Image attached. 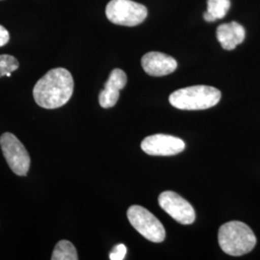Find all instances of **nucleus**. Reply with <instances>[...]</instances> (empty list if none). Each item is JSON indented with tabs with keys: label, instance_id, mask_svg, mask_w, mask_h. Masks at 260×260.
Wrapping results in <instances>:
<instances>
[{
	"label": "nucleus",
	"instance_id": "obj_1",
	"mask_svg": "<svg viewBox=\"0 0 260 260\" xmlns=\"http://www.w3.org/2000/svg\"><path fill=\"white\" fill-rule=\"evenodd\" d=\"M74 78L63 69L50 70L38 81L33 89V96L39 106L56 109L68 103L74 93Z\"/></svg>",
	"mask_w": 260,
	"mask_h": 260
},
{
	"label": "nucleus",
	"instance_id": "obj_2",
	"mask_svg": "<svg viewBox=\"0 0 260 260\" xmlns=\"http://www.w3.org/2000/svg\"><path fill=\"white\" fill-rule=\"evenodd\" d=\"M218 240L223 251L233 256L249 253L256 245V237L251 228L239 221L223 223L219 230Z\"/></svg>",
	"mask_w": 260,
	"mask_h": 260
},
{
	"label": "nucleus",
	"instance_id": "obj_3",
	"mask_svg": "<svg viewBox=\"0 0 260 260\" xmlns=\"http://www.w3.org/2000/svg\"><path fill=\"white\" fill-rule=\"evenodd\" d=\"M221 92L211 86L198 85L179 89L171 93L170 103L180 110H205L217 105Z\"/></svg>",
	"mask_w": 260,
	"mask_h": 260
},
{
	"label": "nucleus",
	"instance_id": "obj_4",
	"mask_svg": "<svg viewBox=\"0 0 260 260\" xmlns=\"http://www.w3.org/2000/svg\"><path fill=\"white\" fill-rule=\"evenodd\" d=\"M106 17L111 22L123 26H136L148 16L145 5L132 0H111L106 6Z\"/></svg>",
	"mask_w": 260,
	"mask_h": 260
},
{
	"label": "nucleus",
	"instance_id": "obj_5",
	"mask_svg": "<svg viewBox=\"0 0 260 260\" xmlns=\"http://www.w3.org/2000/svg\"><path fill=\"white\" fill-rule=\"evenodd\" d=\"M127 218L131 225L149 241H164L166 232L157 218L143 206L132 205L127 210Z\"/></svg>",
	"mask_w": 260,
	"mask_h": 260
},
{
	"label": "nucleus",
	"instance_id": "obj_6",
	"mask_svg": "<svg viewBox=\"0 0 260 260\" xmlns=\"http://www.w3.org/2000/svg\"><path fill=\"white\" fill-rule=\"evenodd\" d=\"M0 146L11 170L20 177L26 176L30 168V156L21 142L14 134L6 132L0 137Z\"/></svg>",
	"mask_w": 260,
	"mask_h": 260
},
{
	"label": "nucleus",
	"instance_id": "obj_7",
	"mask_svg": "<svg viewBox=\"0 0 260 260\" xmlns=\"http://www.w3.org/2000/svg\"><path fill=\"white\" fill-rule=\"evenodd\" d=\"M160 207L173 219L182 224H191L196 220L195 210L185 199L172 191H166L158 198Z\"/></svg>",
	"mask_w": 260,
	"mask_h": 260
},
{
	"label": "nucleus",
	"instance_id": "obj_8",
	"mask_svg": "<svg viewBox=\"0 0 260 260\" xmlns=\"http://www.w3.org/2000/svg\"><path fill=\"white\" fill-rule=\"evenodd\" d=\"M141 148L149 155L172 156L183 151L185 143L172 135L155 134L143 140Z\"/></svg>",
	"mask_w": 260,
	"mask_h": 260
},
{
	"label": "nucleus",
	"instance_id": "obj_9",
	"mask_svg": "<svg viewBox=\"0 0 260 260\" xmlns=\"http://www.w3.org/2000/svg\"><path fill=\"white\" fill-rule=\"evenodd\" d=\"M142 67L149 75L165 76L177 70V62L172 56L152 51L143 56Z\"/></svg>",
	"mask_w": 260,
	"mask_h": 260
},
{
	"label": "nucleus",
	"instance_id": "obj_10",
	"mask_svg": "<svg viewBox=\"0 0 260 260\" xmlns=\"http://www.w3.org/2000/svg\"><path fill=\"white\" fill-rule=\"evenodd\" d=\"M126 82L127 77L122 70H113L104 85V89L100 93L99 101L101 106L103 108H111L115 106L119 100L120 91L124 88Z\"/></svg>",
	"mask_w": 260,
	"mask_h": 260
},
{
	"label": "nucleus",
	"instance_id": "obj_11",
	"mask_svg": "<svg viewBox=\"0 0 260 260\" xmlns=\"http://www.w3.org/2000/svg\"><path fill=\"white\" fill-rule=\"evenodd\" d=\"M216 35L223 49L233 50L243 43L246 36V31L240 23L233 21L221 24L217 28Z\"/></svg>",
	"mask_w": 260,
	"mask_h": 260
},
{
	"label": "nucleus",
	"instance_id": "obj_12",
	"mask_svg": "<svg viewBox=\"0 0 260 260\" xmlns=\"http://www.w3.org/2000/svg\"><path fill=\"white\" fill-rule=\"evenodd\" d=\"M52 260H77V251L73 243L68 240H61L56 244L55 249L51 256Z\"/></svg>",
	"mask_w": 260,
	"mask_h": 260
},
{
	"label": "nucleus",
	"instance_id": "obj_13",
	"mask_svg": "<svg viewBox=\"0 0 260 260\" xmlns=\"http://www.w3.org/2000/svg\"><path fill=\"white\" fill-rule=\"evenodd\" d=\"M231 8V0H207V13L215 20L224 18Z\"/></svg>",
	"mask_w": 260,
	"mask_h": 260
},
{
	"label": "nucleus",
	"instance_id": "obj_14",
	"mask_svg": "<svg viewBox=\"0 0 260 260\" xmlns=\"http://www.w3.org/2000/svg\"><path fill=\"white\" fill-rule=\"evenodd\" d=\"M19 65V61L14 56L8 54L0 55V77H10L13 72L18 70Z\"/></svg>",
	"mask_w": 260,
	"mask_h": 260
},
{
	"label": "nucleus",
	"instance_id": "obj_15",
	"mask_svg": "<svg viewBox=\"0 0 260 260\" xmlns=\"http://www.w3.org/2000/svg\"><path fill=\"white\" fill-rule=\"evenodd\" d=\"M126 247L123 244H119L114 247L113 251L110 252L109 258L111 260H122L124 259L126 254Z\"/></svg>",
	"mask_w": 260,
	"mask_h": 260
},
{
	"label": "nucleus",
	"instance_id": "obj_16",
	"mask_svg": "<svg viewBox=\"0 0 260 260\" xmlns=\"http://www.w3.org/2000/svg\"><path fill=\"white\" fill-rule=\"evenodd\" d=\"M10 40L9 32L7 29L0 25V47H3L8 44Z\"/></svg>",
	"mask_w": 260,
	"mask_h": 260
}]
</instances>
